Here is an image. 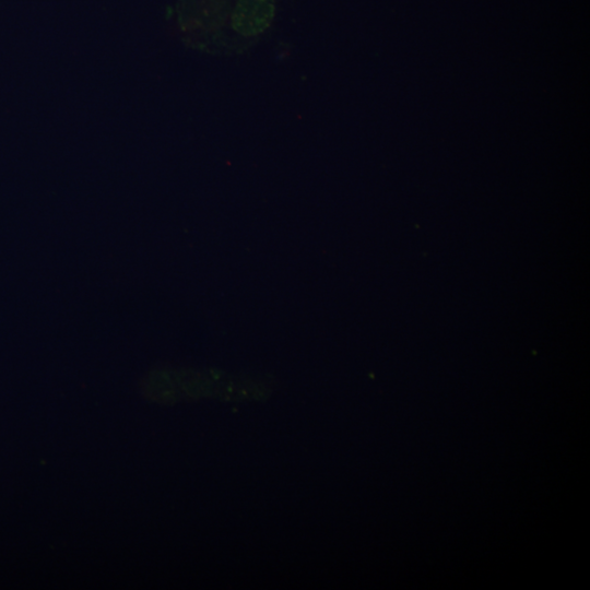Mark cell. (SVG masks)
Masks as SVG:
<instances>
[]
</instances>
